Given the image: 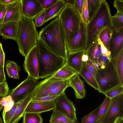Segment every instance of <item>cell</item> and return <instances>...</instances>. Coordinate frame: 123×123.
Instances as JSON below:
<instances>
[{"label":"cell","instance_id":"8fae6325","mask_svg":"<svg viewBox=\"0 0 123 123\" xmlns=\"http://www.w3.org/2000/svg\"><path fill=\"white\" fill-rule=\"evenodd\" d=\"M66 80L50 76L38 82L36 87L33 98H40L49 96L56 88Z\"/></svg>","mask_w":123,"mask_h":123},{"label":"cell","instance_id":"94428289","mask_svg":"<svg viewBox=\"0 0 123 123\" xmlns=\"http://www.w3.org/2000/svg\"><path fill=\"white\" fill-rule=\"evenodd\" d=\"M4 97L2 96H0V100L2 98Z\"/></svg>","mask_w":123,"mask_h":123},{"label":"cell","instance_id":"ee69618b","mask_svg":"<svg viewBox=\"0 0 123 123\" xmlns=\"http://www.w3.org/2000/svg\"><path fill=\"white\" fill-rule=\"evenodd\" d=\"M86 65L88 70L93 75L96 80L97 69L94 63L89 59L86 62Z\"/></svg>","mask_w":123,"mask_h":123},{"label":"cell","instance_id":"f546056e","mask_svg":"<svg viewBox=\"0 0 123 123\" xmlns=\"http://www.w3.org/2000/svg\"><path fill=\"white\" fill-rule=\"evenodd\" d=\"M112 28H105L101 32L98 36V38L104 45L109 51V42L112 34Z\"/></svg>","mask_w":123,"mask_h":123},{"label":"cell","instance_id":"9c48e42d","mask_svg":"<svg viewBox=\"0 0 123 123\" xmlns=\"http://www.w3.org/2000/svg\"><path fill=\"white\" fill-rule=\"evenodd\" d=\"M40 65V55L37 44L25 57L24 67L28 75L38 80Z\"/></svg>","mask_w":123,"mask_h":123},{"label":"cell","instance_id":"681fc988","mask_svg":"<svg viewBox=\"0 0 123 123\" xmlns=\"http://www.w3.org/2000/svg\"><path fill=\"white\" fill-rule=\"evenodd\" d=\"M6 80L4 67L0 66V83L4 82L6 81Z\"/></svg>","mask_w":123,"mask_h":123},{"label":"cell","instance_id":"91938a15","mask_svg":"<svg viewBox=\"0 0 123 123\" xmlns=\"http://www.w3.org/2000/svg\"><path fill=\"white\" fill-rule=\"evenodd\" d=\"M3 49L2 44L0 43V53L1 50Z\"/></svg>","mask_w":123,"mask_h":123},{"label":"cell","instance_id":"e0dca14e","mask_svg":"<svg viewBox=\"0 0 123 123\" xmlns=\"http://www.w3.org/2000/svg\"><path fill=\"white\" fill-rule=\"evenodd\" d=\"M54 101H31L25 111V112L40 114L53 110L55 108Z\"/></svg>","mask_w":123,"mask_h":123},{"label":"cell","instance_id":"c3c4849f","mask_svg":"<svg viewBox=\"0 0 123 123\" xmlns=\"http://www.w3.org/2000/svg\"><path fill=\"white\" fill-rule=\"evenodd\" d=\"M12 100V97L8 95L3 97L0 100V105L5 107Z\"/></svg>","mask_w":123,"mask_h":123},{"label":"cell","instance_id":"52a82bcc","mask_svg":"<svg viewBox=\"0 0 123 123\" xmlns=\"http://www.w3.org/2000/svg\"><path fill=\"white\" fill-rule=\"evenodd\" d=\"M119 117H123V93L111 98L108 108L98 123H114Z\"/></svg>","mask_w":123,"mask_h":123},{"label":"cell","instance_id":"74e56055","mask_svg":"<svg viewBox=\"0 0 123 123\" xmlns=\"http://www.w3.org/2000/svg\"><path fill=\"white\" fill-rule=\"evenodd\" d=\"M80 18L84 23L86 25L88 23V13L87 8V0H84Z\"/></svg>","mask_w":123,"mask_h":123},{"label":"cell","instance_id":"44dd1931","mask_svg":"<svg viewBox=\"0 0 123 123\" xmlns=\"http://www.w3.org/2000/svg\"><path fill=\"white\" fill-rule=\"evenodd\" d=\"M66 6L61 0H58L54 4L45 10L44 23L58 17Z\"/></svg>","mask_w":123,"mask_h":123},{"label":"cell","instance_id":"7dc6e473","mask_svg":"<svg viewBox=\"0 0 123 123\" xmlns=\"http://www.w3.org/2000/svg\"><path fill=\"white\" fill-rule=\"evenodd\" d=\"M113 6L117 10V12L123 14V1L122 0H115Z\"/></svg>","mask_w":123,"mask_h":123},{"label":"cell","instance_id":"d590c367","mask_svg":"<svg viewBox=\"0 0 123 123\" xmlns=\"http://www.w3.org/2000/svg\"><path fill=\"white\" fill-rule=\"evenodd\" d=\"M69 80H65L61 83L51 92L49 96L60 95L62 94L69 87Z\"/></svg>","mask_w":123,"mask_h":123},{"label":"cell","instance_id":"ab89813d","mask_svg":"<svg viewBox=\"0 0 123 123\" xmlns=\"http://www.w3.org/2000/svg\"><path fill=\"white\" fill-rule=\"evenodd\" d=\"M59 95L49 96L43 97L33 98L31 101H54Z\"/></svg>","mask_w":123,"mask_h":123},{"label":"cell","instance_id":"816d5d0a","mask_svg":"<svg viewBox=\"0 0 123 123\" xmlns=\"http://www.w3.org/2000/svg\"><path fill=\"white\" fill-rule=\"evenodd\" d=\"M5 54L3 49L0 53V66L4 67L5 60Z\"/></svg>","mask_w":123,"mask_h":123},{"label":"cell","instance_id":"8d00e7d4","mask_svg":"<svg viewBox=\"0 0 123 123\" xmlns=\"http://www.w3.org/2000/svg\"><path fill=\"white\" fill-rule=\"evenodd\" d=\"M110 61L111 60L107 56L101 54L97 63L98 66V69L105 68L107 66Z\"/></svg>","mask_w":123,"mask_h":123},{"label":"cell","instance_id":"bcb514c9","mask_svg":"<svg viewBox=\"0 0 123 123\" xmlns=\"http://www.w3.org/2000/svg\"><path fill=\"white\" fill-rule=\"evenodd\" d=\"M7 5L0 2V24L3 23L6 14Z\"/></svg>","mask_w":123,"mask_h":123},{"label":"cell","instance_id":"9a60e30c","mask_svg":"<svg viewBox=\"0 0 123 123\" xmlns=\"http://www.w3.org/2000/svg\"><path fill=\"white\" fill-rule=\"evenodd\" d=\"M109 47L111 59L123 49V28L117 33L112 27V34L109 42Z\"/></svg>","mask_w":123,"mask_h":123},{"label":"cell","instance_id":"7c38bea8","mask_svg":"<svg viewBox=\"0 0 123 123\" xmlns=\"http://www.w3.org/2000/svg\"><path fill=\"white\" fill-rule=\"evenodd\" d=\"M78 33L67 46L68 53L85 50L86 43V25L81 19Z\"/></svg>","mask_w":123,"mask_h":123},{"label":"cell","instance_id":"f6af8a7d","mask_svg":"<svg viewBox=\"0 0 123 123\" xmlns=\"http://www.w3.org/2000/svg\"><path fill=\"white\" fill-rule=\"evenodd\" d=\"M98 40L100 45L101 54L106 56L111 60L110 52L104 45L99 38Z\"/></svg>","mask_w":123,"mask_h":123},{"label":"cell","instance_id":"30bf717a","mask_svg":"<svg viewBox=\"0 0 123 123\" xmlns=\"http://www.w3.org/2000/svg\"><path fill=\"white\" fill-rule=\"evenodd\" d=\"M54 103L53 111L60 112L71 121L77 120L74 105L68 98L65 91L55 99Z\"/></svg>","mask_w":123,"mask_h":123},{"label":"cell","instance_id":"f5cc1de1","mask_svg":"<svg viewBox=\"0 0 123 123\" xmlns=\"http://www.w3.org/2000/svg\"><path fill=\"white\" fill-rule=\"evenodd\" d=\"M66 5L73 6L74 0H61Z\"/></svg>","mask_w":123,"mask_h":123},{"label":"cell","instance_id":"4fadbf2b","mask_svg":"<svg viewBox=\"0 0 123 123\" xmlns=\"http://www.w3.org/2000/svg\"><path fill=\"white\" fill-rule=\"evenodd\" d=\"M22 15L34 20L45 10L38 0H22Z\"/></svg>","mask_w":123,"mask_h":123},{"label":"cell","instance_id":"11a10c76","mask_svg":"<svg viewBox=\"0 0 123 123\" xmlns=\"http://www.w3.org/2000/svg\"><path fill=\"white\" fill-rule=\"evenodd\" d=\"M16 0H0V2L6 5H9L14 1Z\"/></svg>","mask_w":123,"mask_h":123},{"label":"cell","instance_id":"db71d44e","mask_svg":"<svg viewBox=\"0 0 123 123\" xmlns=\"http://www.w3.org/2000/svg\"><path fill=\"white\" fill-rule=\"evenodd\" d=\"M89 59V57L87 54L84 52L82 57L83 62L86 63Z\"/></svg>","mask_w":123,"mask_h":123},{"label":"cell","instance_id":"9f6ffc18","mask_svg":"<svg viewBox=\"0 0 123 123\" xmlns=\"http://www.w3.org/2000/svg\"><path fill=\"white\" fill-rule=\"evenodd\" d=\"M114 123H123V117H119L117 118Z\"/></svg>","mask_w":123,"mask_h":123},{"label":"cell","instance_id":"83f0119b","mask_svg":"<svg viewBox=\"0 0 123 123\" xmlns=\"http://www.w3.org/2000/svg\"><path fill=\"white\" fill-rule=\"evenodd\" d=\"M23 123H43V119L40 114L25 112L23 116Z\"/></svg>","mask_w":123,"mask_h":123},{"label":"cell","instance_id":"ba28073f","mask_svg":"<svg viewBox=\"0 0 123 123\" xmlns=\"http://www.w3.org/2000/svg\"><path fill=\"white\" fill-rule=\"evenodd\" d=\"M38 83V80L28 75L16 87L9 91L8 95L11 96L14 103L19 102L34 89Z\"/></svg>","mask_w":123,"mask_h":123},{"label":"cell","instance_id":"d6986e66","mask_svg":"<svg viewBox=\"0 0 123 123\" xmlns=\"http://www.w3.org/2000/svg\"><path fill=\"white\" fill-rule=\"evenodd\" d=\"M69 87L74 90L76 98L81 99L84 98L86 94L84 83L77 73L70 78L68 80Z\"/></svg>","mask_w":123,"mask_h":123},{"label":"cell","instance_id":"6da1fadb","mask_svg":"<svg viewBox=\"0 0 123 123\" xmlns=\"http://www.w3.org/2000/svg\"><path fill=\"white\" fill-rule=\"evenodd\" d=\"M39 39L51 51L66 60L68 52L64 32L58 16L43 28Z\"/></svg>","mask_w":123,"mask_h":123},{"label":"cell","instance_id":"836d02e7","mask_svg":"<svg viewBox=\"0 0 123 123\" xmlns=\"http://www.w3.org/2000/svg\"><path fill=\"white\" fill-rule=\"evenodd\" d=\"M122 93H123V86L120 85L111 88L104 94L106 97L111 98Z\"/></svg>","mask_w":123,"mask_h":123},{"label":"cell","instance_id":"680465c9","mask_svg":"<svg viewBox=\"0 0 123 123\" xmlns=\"http://www.w3.org/2000/svg\"><path fill=\"white\" fill-rule=\"evenodd\" d=\"M3 107L1 105H0V112L1 110L2 109ZM0 123H2V121L1 119V118L0 117Z\"/></svg>","mask_w":123,"mask_h":123},{"label":"cell","instance_id":"cb8c5ba5","mask_svg":"<svg viewBox=\"0 0 123 123\" xmlns=\"http://www.w3.org/2000/svg\"><path fill=\"white\" fill-rule=\"evenodd\" d=\"M77 73L65 63L57 71L50 76L56 78L66 80Z\"/></svg>","mask_w":123,"mask_h":123},{"label":"cell","instance_id":"8992f818","mask_svg":"<svg viewBox=\"0 0 123 123\" xmlns=\"http://www.w3.org/2000/svg\"><path fill=\"white\" fill-rule=\"evenodd\" d=\"M96 80L99 88L98 92L104 94L111 88L121 85L118 74L111 60L105 68L97 69Z\"/></svg>","mask_w":123,"mask_h":123},{"label":"cell","instance_id":"f35d334b","mask_svg":"<svg viewBox=\"0 0 123 123\" xmlns=\"http://www.w3.org/2000/svg\"><path fill=\"white\" fill-rule=\"evenodd\" d=\"M9 89L7 82L6 81L0 83V96L5 97L8 95Z\"/></svg>","mask_w":123,"mask_h":123},{"label":"cell","instance_id":"277c9868","mask_svg":"<svg viewBox=\"0 0 123 123\" xmlns=\"http://www.w3.org/2000/svg\"><path fill=\"white\" fill-rule=\"evenodd\" d=\"M37 44L40 55L38 78L42 79L56 73L65 64L66 60L51 51L39 39Z\"/></svg>","mask_w":123,"mask_h":123},{"label":"cell","instance_id":"d4e9b609","mask_svg":"<svg viewBox=\"0 0 123 123\" xmlns=\"http://www.w3.org/2000/svg\"><path fill=\"white\" fill-rule=\"evenodd\" d=\"M90 60L94 64H97L98 59L101 54L100 45L98 40L93 43L86 52Z\"/></svg>","mask_w":123,"mask_h":123},{"label":"cell","instance_id":"b9f144b4","mask_svg":"<svg viewBox=\"0 0 123 123\" xmlns=\"http://www.w3.org/2000/svg\"><path fill=\"white\" fill-rule=\"evenodd\" d=\"M45 10L35 19V24L36 27H39L44 23Z\"/></svg>","mask_w":123,"mask_h":123},{"label":"cell","instance_id":"d6a6232c","mask_svg":"<svg viewBox=\"0 0 123 123\" xmlns=\"http://www.w3.org/2000/svg\"><path fill=\"white\" fill-rule=\"evenodd\" d=\"M111 100V98L106 97L104 101L99 107L97 120L95 123H98L102 117L107 111L109 106Z\"/></svg>","mask_w":123,"mask_h":123},{"label":"cell","instance_id":"6f0895ef","mask_svg":"<svg viewBox=\"0 0 123 123\" xmlns=\"http://www.w3.org/2000/svg\"><path fill=\"white\" fill-rule=\"evenodd\" d=\"M61 123H79V122L77 120L74 121L69 120L67 122Z\"/></svg>","mask_w":123,"mask_h":123},{"label":"cell","instance_id":"7402d4cb","mask_svg":"<svg viewBox=\"0 0 123 123\" xmlns=\"http://www.w3.org/2000/svg\"><path fill=\"white\" fill-rule=\"evenodd\" d=\"M79 75L84 79L89 85L95 90L99 91V88L96 80L93 75L88 70L86 63L83 62Z\"/></svg>","mask_w":123,"mask_h":123},{"label":"cell","instance_id":"7bdbcfd3","mask_svg":"<svg viewBox=\"0 0 123 123\" xmlns=\"http://www.w3.org/2000/svg\"><path fill=\"white\" fill-rule=\"evenodd\" d=\"M42 7L46 10L55 3L58 0H38Z\"/></svg>","mask_w":123,"mask_h":123},{"label":"cell","instance_id":"1f68e13d","mask_svg":"<svg viewBox=\"0 0 123 123\" xmlns=\"http://www.w3.org/2000/svg\"><path fill=\"white\" fill-rule=\"evenodd\" d=\"M68 118L60 112L53 111L49 120L50 123H61L69 121Z\"/></svg>","mask_w":123,"mask_h":123},{"label":"cell","instance_id":"e575fe53","mask_svg":"<svg viewBox=\"0 0 123 123\" xmlns=\"http://www.w3.org/2000/svg\"><path fill=\"white\" fill-rule=\"evenodd\" d=\"M19 102L14 103L12 108L9 111L4 113L2 115L4 123H8L14 115Z\"/></svg>","mask_w":123,"mask_h":123},{"label":"cell","instance_id":"60d3db41","mask_svg":"<svg viewBox=\"0 0 123 123\" xmlns=\"http://www.w3.org/2000/svg\"><path fill=\"white\" fill-rule=\"evenodd\" d=\"M84 0H74L73 7L81 17Z\"/></svg>","mask_w":123,"mask_h":123},{"label":"cell","instance_id":"ffe728a7","mask_svg":"<svg viewBox=\"0 0 123 123\" xmlns=\"http://www.w3.org/2000/svg\"><path fill=\"white\" fill-rule=\"evenodd\" d=\"M36 88L24 99L19 102L14 115L8 123H18L23 116L26 107L33 97Z\"/></svg>","mask_w":123,"mask_h":123},{"label":"cell","instance_id":"484cf974","mask_svg":"<svg viewBox=\"0 0 123 123\" xmlns=\"http://www.w3.org/2000/svg\"><path fill=\"white\" fill-rule=\"evenodd\" d=\"M105 1V0H87L88 22L95 15L101 4Z\"/></svg>","mask_w":123,"mask_h":123},{"label":"cell","instance_id":"f1b7e54d","mask_svg":"<svg viewBox=\"0 0 123 123\" xmlns=\"http://www.w3.org/2000/svg\"><path fill=\"white\" fill-rule=\"evenodd\" d=\"M111 20L112 27L116 32L123 28V14L117 12L114 16H111Z\"/></svg>","mask_w":123,"mask_h":123},{"label":"cell","instance_id":"4dcf8cb0","mask_svg":"<svg viewBox=\"0 0 123 123\" xmlns=\"http://www.w3.org/2000/svg\"><path fill=\"white\" fill-rule=\"evenodd\" d=\"M99 107L93 110L89 114L83 117L81 119V123H95L97 121Z\"/></svg>","mask_w":123,"mask_h":123},{"label":"cell","instance_id":"5bb4252c","mask_svg":"<svg viewBox=\"0 0 123 123\" xmlns=\"http://www.w3.org/2000/svg\"><path fill=\"white\" fill-rule=\"evenodd\" d=\"M22 15V0H16L7 5L6 12L2 23L19 22Z\"/></svg>","mask_w":123,"mask_h":123},{"label":"cell","instance_id":"5b68a950","mask_svg":"<svg viewBox=\"0 0 123 123\" xmlns=\"http://www.w3.org/2000/svg\"><path fill=\"white\" fill-rule=\"evenodd\" d=\"M64 32L66 46L79 31L81 18L73 6L66 5L58 16Z\"/></svg>","mask_w":123,"mask_h":123},{"label":"cell","instance_id":"3957f363","mask_svg":"<svg viewBox=\"0 0 123 123\" xmlns=\"http://www.w3.org/2000/svg\"><path fill=\"white\" fill-rule=\"evenodd\" d=\"M39 39V33L33 20L22 15L19 22L16 41L21 55L25 57L32 49L37 45Z\"/></svg>","mask_w":123,"mask_h":123},{"label":"cell","instance_id":"7a4b0ae2","mask_svg":"<svg viewBox=\"0 0 123 123\" xmlns=\"http://www.w3.org/2000/svg\"><path fill=\"white\" fill-rule=\"evenodd\" d=\"M109 6L106 1L101 4L95 16L86 25V43L85 52L98 41L101 32L107 27L112 28Z\"/></svg>","mask_w":123,"mask_h":123},{"label":"cell","instance_id":"f907efd6","mask_svg":"<svg viewBox=\"0 0 123 123\" xmlns=\"http://www.w3.org/2000/svg\"><path fill=\"white\" fill-rule=\"evenodd\" d=\"M14 104V101L12 99L7 105L4 107L2 113H4L10 111L12 107Z\"/></svg>","mask_w":123,"mask_h":123},{"label":"cell","instance_id":"603a6c76","mask_svg":"<svg viewBox=\"0 0 123 123\" xmlns=\"http://www.w3.org/2000/svg\"><path fill=\"white\" fill-rule=\"evenodd\" d=\"M111 60L118 74L120 84L123 86V49Z\"/></svg>","mask_w":123,"mask_h":123},{"label":"cell","instance_id":"2e32d148","mask_svg":"<svg viewBox=\"0 0 123 123\" xmlns=\"http://www.w3.org/2000/svg\"><path fill=\"white\" fill-rule=\"evenodd\" d=\"M19 22L10 21L0 24V36L5 39H11L16 41Z\"/></svg>","mask_w":123,"mask_h":123},{"label":"cell","instance_id":"ac0fdd59","mask_svg":"<svg viewBox=\"0 0 123 123\" xmlns=\"http://www.w3.org/2000/svg\"><path fill=\"white\" fill-rule=\"evenodd\" d=\"M84 52V50L68 53L66 60L65 63L79 74L82 65V57Z\"/></svg>","mask_w":123,"mask_h":123},{"label":"cell","instance_id":"4316f807","mask_svg":"<svg viewBox=\"0 0 123 123\" xmlns=\"http://www.w3.org/2000/svg\"><path fill=\"white\" fill-rule=\"evenodd\" d=\"M6 69L8 77L17 80L19 79L17 64L12 60H8L6 62Z\"/></svg>","mask_w":123,"mask_h":123}]
</instances>
